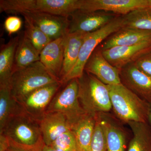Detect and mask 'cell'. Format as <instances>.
<instances>
[{
    "mask_svg": "<svg viewBox=\"0 0 151 151\" xmlns=\"http://www.w3.org/2000/svg\"><path fill=\"white\" fill-rule=\"evenodd\" d=\"M1 134L9 145L22 151H41L45 145L38 121L25 113L11 119Z\"/></svg>",
    "mask_w": 151,
    "mask_h": 151,
    "instance_id": "obj_1",
    "label": "cell"
},
{
    "mask_svg": "<svg viewBox=\"0 0 151 151\" xmlns=\"http://www.w3.org/2000/svg\"><path fill=\"white\" fill-rule=\"evenodd\" d=\"M108 86L112 109L118 119L126 123L148 121L150 103L122 83Z\"/></svg>",
    "mask_w": 151,
    "mask_h": 151,
    "instance_id": "obj_2",
    "label": "cell"
},
{
    "mask_svg": "<svg viewBox=\"0 0 151 151\" xmlns=\"http://www.w3.org/2000/svg\"><path fill=\"white\" fill-rule=\"evenodd\" d=\"M77 79L78 99L87 114L96 118L99 114L111 111L112 107L108 85L85 71Z\"/></svg>",
    "mask_w": 151,
    "mask_h": 151,
    "instance_id": "obj_3",
    "label": "cell"
},
{
    "mask_svg": "<svg viewBox=\"0 0 151 151\" xmlns=\"http://www.w3.org/2000/svg\"><path fill=\"white\" fill-rule=\"evenodd\" d=\"M56 82L60 81L37 61L14 72L11 80V94L19 103L37 89Z\"/></svg>",
    "mask_w": 151,
    "mask_h": 151,
    "instance_id": "obj_4",
    "label": "cell"
},
{
    "mask_svg": "<svg viewBox=\"0 0 151 151\" xmlns=\"http://www.w3.org/2000/svg\"><path fill=\"white\" fill-rule=\"evenodd\" d=\"M4 6L11 13L40 12L69 17L80 9V0H6Z\"/></svg>",
    "mask_w": 151,
    "mask_h": 151,
    "instance_id": "obj_5",
    "label": "cell"
},
{
    "mask_svg": "<svg viewBox=\"0 0 151 151\" xmlns=\"http://www.w3.org/2000/svg\"><path fill=\"white\" fill-rule=\"evenodd\" d=\"M123 16H117L105 26L93 32L86 34L81 45L77 62L73 70L65 78L62 86L69 81L81 77L84 67L93 52L101 42L114 33L124 27Z\"/></svg>",
    "mask_w": 151,
    "mask_h": 151,
    "instance_id": "obj_6",
    "label": "cell"
},
{
    "mask_svg": "<svg viewBox=\"0 0 151 151\" xmlns=\"http://www.w3.org/2000/svg\"><path fill=\"white\" fill-rule=\"evenodd\" d=\"M58 91L49 105L47 112H58L63 114L70 128L78 123L87 113L79 102L77 79L71 80Z\"/></svg>",
    "mask_w": 151,
    "mask_h": 151,
    "instance_id": "obj_7",
    "label": "cell"
},
{
    "mask_svg": "<svg viewBox=\"0 0 151 151\" xmlns=\"http://www.w3.org/2000/svg\"><path fill=\"white\" fill-rule=\"evenodd\" d=\"M62 85L60 82L49 84L34 91L21 102L24 112L39 121L46 113L51 103Z\"/></svg>",
    "mask_w": 151,
    "mask_h": 151,
    "instance_id": "obj_8",
    "label": "cell"
},
{
    "mask_svg": "<svg viewBox=\"0 0 151 151\" xmlns=\"http://www.w3.org/2000/svg\"><path fill=\"white\" fill-rule=\"evenodd\" d=\"M117 16L115 14L103 11L86 12L78 10L69 17L68 33L93 32L105 26Z\"/></svg>",
    "mask_w": 151,
    "mask_h": 151,
    "instance_id": "obj_9",
    "label": "cell"
},
{
    "mask_svg": "<svg viewBox=\"0 0 151 151\" xmlns=\"http://www.w3.org/2000/svg\"><path fill=\"white\" fill-rule=\"evenodd\" d=\"M145 7H148V0H81L79 10L103 11L125 16L132 11Z\"/></svg>",
    "mask_w": 151,
    "mask_h": 151,
    "instance_id": "obj_10",
    "label": "cell"
},
{
    "mask_svg": "<svg viewBox=\"0 0 151 151\" xmlns=\"http://www.w3.org/2000/svg\"><path fill=\"white\" fill-rule=\"evenodd\" d=\"M22 15L28 17L52 40L65 36L68 33L69 17L40 12H29Z\"/></svg>",
    "mask_w": 151,
    "mask_h": 151,
    "instance_id": "obj_11",
    "label": "cell"
},
{
    "mask_svg": "<svg viewBox=\"0 0 151 151\" xmlns=\"http://www.w3.org/2000/svg\"><path fill=\"white\" fill-rule=\"evenodd\" d=\"M84 71L90 73L107 85L121 84L120 70L111 65L97 47L85 65Z\"/></svg>",
    "mask_w": 151,
    "mask_h": 151,
    "instance_id": "obj_12",
    "label": "cell"
},
{
    "mask_svg": "<svg viewBox=\"0 0 151 151\" xmlns=\"http://www.w3.org/2000/svg\"><path fill=\"white\" fill-rule=\"evenodd\" d=\"M122 84L139 97L151 103V77L138 69L134 63L120 70Z\"/></svg>",
    "mask_w": 151,
    "mask_h": 151,
    "instance_id": "obj_13",
    "label": "cell"
},
{
    "mask_svg": "<svg viewBox=\"0 0 151 151\" xmlns=\"http://www.w3.org/2000/svg\"><path fill=\"white\" fill-rule=\"evenodd\" d=\"M150 49L151 41L132 46L113 47L102 51L108 62L120 70Z\"/></svg>",
    "mask_w": 151,
    "mask_h": 151,
    "instance_id": "obj_14",
    "label": "cell"
},
{
    "mask_svg": "<svg viewBox=\"0 0 151 151\" xmlns=\"http://www.w3.org/2000/svg\"><path fill=\"white\" fill-rule=\"evenodd\" d=\"M65 36L52 40L40 52V61L60 81L64 58Z\"/></svg>",
    "mask_w": 151,
    "mask_h": 151,
    "instance_id": "obj_15",
    "label": "cell"
},
{
    "mask_svg": "<svg viewBox=\"0 0 151 151\" xmlns=\"http://www.w3.org/2000/svg\"><path fill=\"white\" fill-rule=\"evenodd\" d=\"M106 140L108 151H125L127 135L116 119L108 113H103L97 116Z\"/></svg>",
    "mask_w": 151,
    "mask_h": 151,
    "instance_id": "obj_16",
    "label": "cell"
},
{
    "mask_svg": "<svg viewBox=\"0 0 151 151\" xmlns=\"http://www.w3.org/2000/svg\"><path fill=\"white\" fill-rule=\"evenodd\" d=\"M151 41V30L123 27L107 38L101 45V50L113 47L132 46Z\"/></svg>",
    "mask_w": 151,
    "mask_h": 151,
    "instance_id": "obj_17",
    "label": "cell"
},
{
    "mask_svg": "<svg viewBox=\"0 0 151 151\" xmlns=\"http://www.w3.org/2000/svg\"><path fill=\"white\" fill-rule=\"evenodd\" d=\"M38 122L46 146H51L60 135L70 129L65 116L58 112H47Z\"/></svg>",
    "mask_w": 151,
    "mask_h": 151,
    "instance_id": "obj_18",
    "label": "cell"
},
{
    "mask_svg": "<svg viewBox=\"0 0 151 151\" xmlns=\"http://www.w3.org/2000/svg\"><path fill=\"white\" fill-rule=\"evenodd\" d=\"M86 34L75 32L68 33L65 36L64 58L60 82L62 85L78 60L79 52Z\"/></svg>",
    "mask_w": 151,
    "mask_h": 151,
    "instance_id": "obj_19",
    "label": "cell"
},
{
    "mask_svg": "<svg viewBox=\"0 0 151 151\" xmlns=\"http://www.w3.org/2000/svg\"><path fill=\"white\" fill-rule=\"evenodd\" d=\"M20 36H17L1 46L0 51V87L10 86L14 73L15 54Z\"/></svg>",
    "mask_w": 151,
    "mask_h": 151,
    "instance_id": "obj_20",
    "label": "cell"
},
{
    "mask_svg": "<svg viewBox=\"0 0 151 151\" xmlns=\"http://www.w3.org/2000/svg\"><path fill=\"white\" fill-rule=\"evenodd\" d=\"M23 113L20 104L11 94L10 86L0 87V134L11 119Z\"/></svg>",
    "mask_w": 151,
    "mask_h": 151,
    "instance_id": "obj_21",
    "label": "cell"
},
{
    "mask_svg": "<svg viewBox=\"0 0 151 151\" xmlns=\"http://www.w3.org/2000/svg\"><path fill=\"white\" fill-rule=\"evenodd\" d=\"M40 53L24 33L20 36L16 50L14 73L40 61Z\"/></svg>",
    "mask_w": 151,
    "mask_h": 151,
    "instance_id": "obj_22",
    "label": "cell"
},
{
    "mask_svg": "<svg viewBox=\"0 0 151 151\" xmlns=\"http://www.w3.org/2000/svg\"><path fill=\"white\" fill-rule=\"evenodd\" d=\"M95 124L96 118L87 114L70 128L79 151H90Z\"/></svg>",
    "mask_w": 151,
    "mask_h": 151,
    "instance_id": "obj_23",
    "label": "cell"
},
{
    "mask_svg": "<svg viewBox=\"0 0 151 151\" xmlns=\"http://www.w3.org/2000/svg\"><path fill=\"white\" fill-rule=\"evenodd\" d=\"M133 133L127 151H151V130L147 122L127 123Z\"/></svg>",
    "mask_w": 151,
    "mask_h": 151,
    "instance_id": "obj_24",
    "label": "cell"
},
{
    "mask_svg": "<svg viewBox=\"0 0 151 151\" xmlns=\"http://www.w3.org/2000/svg\"><path fill=\"white\" fill-rule=\"evenodd\" d=\"M123 17L124 28L151 30V8L137 9Z\"/></svg>",
    "mask_w": 151,
    "mask_h": 151,
    "instance_id": "obj_25",
    "label": "cell"
},
{
    "mask_svg": "<svg viewBox=\"0 0 151 151\" xmlns=\"http://www.w3.org/2000/svg\"><path fill=\"white\" fill-rule=\"evenodd\" d=\"M23 16L24 19L25 35L40 53L52 40L36 26L28 17L25 15Z\"/></svg>",
    "mask_w": 151,
    "mask_h": 151,
    "instance_id": "obj_26",
    "label": "cell"
},
{
    "mask_svg": "<svg viewBox=\"0 0 151 151\" xmlns=\"http://www.w3.org/2000/svg\"><path fill=\"white\" fill-rule=\"evenodd\" d=\"M50 147L60 151H79L75 136L71 129L60 135Z\"/></svg>",
    "mask_w": 151,
    "mask_h": 151,
    "instance_id": "obj_27",
    "label": "cell"
},
{
    "mask_svg": "<svg viewBox=\"0 0 151 151\" xmlns=\"http://www.w3.org/2000/svg\"><path fill=\"white\" fill-rule=\"evenodd\" d=\"M90 151H108L104 132L97 117Z\"/></svg>",
    "mask_w": 151,
    "mask_h": 151,
    "instance_id": "obj_28",
    "label": "cell"
},
{
    "mask_svg": "<svg viewBox=\"0 0 151 151\" xmlns=\"http://www.w3.org/2000/svg\"><path fill=\"white\" fill-rule=\"evenodd\" d=\"M138 69L151 77V49L134 62Z\"/></svg>",
    "mask_w": 151,
    "mask_h": 151,
    "instance_id": "obj_29",
    "label": "cell"
},
{
    "mask_svg": "<svg viewBox=\"0 0 151 151\" xmlns=\"http://www.w3.org/2000/svg\"><path fill=\"white\" fill-rule=\"evenodd\" d=\"M22 22L20 18L16 16H11L8 17L5 20V29L8 33L9 35L18 32L21 29Z\"/></svg>",
    "mask_w": 151,
    "mask_h": 151,
    "instance_id": "obj_30",
    "label": "cell"
},
{
    "mask_svg": "<svg viewBox=\"0 0 151 151\" xmlns=\"http://www.w3.org/2000/svg\"><path fill=\"white\" fill-rule=\"evenodd\" d=\"M9 144L6 138L3 134L0 135V151H6Z\"/></svg>",
    "mask_w": 151,
    "mask_h": 151,
    "instance_id": "obj_31",
    "label": "cell"
},
{
    "mask_svg": "<svg viewBox=\"0 0 151 151\" xmlns=\"http://www.w3.org/2000/svg\"><path fill=\"white\" fill-rule=\"evenodd\" d=\"M41 151H60L52 148V147L45 145Z\"/></svg>",
    "mask_w": 151,
    "mask_h": 151,
    "instance_id": "obj_32",
    "label": "cell"
},
{
    "mask_svg": "<svg viewBox=\"0 0 151 151\" xmlns=\"http://www.w3.org/2000/svg\"><path fill=\"white\" fill-rule=\"evenodd\" d=\"M6 151H22L19 150V149L13 147H11L9 145L8 148Z\"/></svg>",
    "mask_w": 151,
    "mask_h": 151,
    "instance_id": "obj_33",
    "label": "cell"
},
{
    "mask_svg": "<svg viewBox=\"0 0 151 151\" xmlns=\"http://www.w3.org/2000/svg\"><path fill=\"white\" fill-rule=\"evenodd\" d=\"M148 122H150L151 125V103H150V113L148 116Z\"/></svg>",
    "mask_w": 151,
    "mask_h": 151,
    "instance_id": "obj_34",
    "label": "cell"
},
{
    "mask_svg": "<svg viewBox=\"0 0 151 151\" xmlns=\"http://www.w3.org/2000/svg\"><path fill=\"white\" fill-rule=\"evenodd\" d=\"M148 7L151 8V0H148Z\"/></svg>",
    "mask_w": 151,
    "mask_h": 151,
    "instance_id": "obj_35",
    "label": "cell"
}]
</instances>
